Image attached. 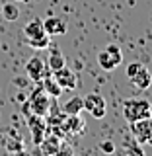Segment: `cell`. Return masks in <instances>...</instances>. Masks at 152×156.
I'll list each match as a JSON object with an SVG mask.
<instances>
[{"label":"cell","mask_w":152,"mask_h":156,"mask_svg":"<svg viewBox=\"0 0 152 156\" xmlns=\"http://www.w3.org/2000/svg\"><path fill=\"white\" fill-rule=\"evenodd\" d=\"M43 29L49 37L53 35H65L66 33V22L61 16H49L47 20H43Z\"/></svg>","instance_id":"obj_10"},{"label":"cell","mask_w":152,"mask_h":156,"mask_svg":"<svg viewBox=\"0 0 152 156\" xmlns=\"http://www.w3.org/2000/svg\"><path fill=\"white\" fill-rule=\"evenodd\" d=\"M41 35H45V29H43L41 20H31L29 23H26V27H23V37H26V41H29V39H37Z\"/></svg>","instance_id":"obj_13"},{"label":"cell","mask_w":152,"mask_h":156,"mask_svg":"<svg viewBox=\"0 0 152 156\" xmlns=\"http://www.w3.org/2000/svg\"><path fill=\"white\" fill-rule=\"evenodd\" d=\"M123 152H125V156H146L143 144L136 143L133 136H131V139H125V143H123Z\"/></svg>","instance_id":"obj_17"},{"label":"cell","mask_w":152,"mask_h":156,"mask_svg":"<svg viewBox=\"0 0 152 156\" xmlns=\"http://www.w3.org/2000/svg\"><path fill=\"white\" fill-rule=\"evenodd\" d=\"M41 152L43 156H55L58 152V148L62 146V140H61V136H47L45 135V139L41 140Z\"/></svg>","instance_id":"obj_11"},{"label":"cell","mask_w":152,"mask_h":156,"mask_svg":"<svg viewBox=\"0 0 152 156\" xmlns=\"http://www.w3.org/2000/svg\"><path fill=\"white\" fill-rule=\"evenodd\" d=\"M27 125H29V131H31V139H33V144L39 146L41 140L45 139L47 135V121L43 119L41 115H35V113H29L27 115Z\"/></svg>","instance_id":"obj_7"},{"label":"cell","mask_w":152,"mask_h":156,"mask_svg":"<svg viewBox=\"0 0 152 156\" xmlns=\"http://www.w3.org/2000/svg\"><path fill=\"white\" fill-rule=\"evenodd\" d=\"M123 117L127 123L152 117V104L144 98H129L123 101Z\"/></svg>","instance_id":"obj_1"},{"label":"cell","mask_w":152,"mask_h":156,"mask_svg":"<svg viewBox=\"0 0 152 156\" xmlns=\"http://www.w3.org/2000/svg\"><path fill=\"white\" fill-rule=\"evenodd\" d=\"M62 111H65L66 115H80L82 111H84V100H82L80 96H72L70 100L62 105Z\"/></svg>","instance_id":"obj_16"},{"label":"cell","mask_w":152,"mask_h":156,"mask_svg":"<svg viewBox=\"0 0 152 156\" xmlns=\"http://www.w3.org/2000/svg\"><path fill=\"white\" fill-rule=\"evenodd\" d=\"M51 96H47L45 92H43V88L39 86L35 92L31 94V98H29L27 105H29V111L35 115H41V117H47V111L49 107H51Z\"/></svg>","instance_id":"obj_5"},{"label":"cell","mask_w":152,"mask_h":156,"mask_svg":"<svg viewBox=\"0 0 152 156\" xmlns=\"http://www.w3.org/2000/svg\"><path fill=\"white\" fill-rule=\"evenodd\" d=\"M129 80L133 82V86L136 88V90H148L150 84H152V74L148 72V68H146V66H143L133 78H129Z\"/></svg>","instance_id":"obj_12"},{"label":"cell","mask_w":152,"mask_h":156,"mask_svg":"<svg viewBox=\"0 0 152 156\" xmlns=\"http://www.w3.org/2000/svg\"><path fill=\"white\" fill-rule=\"evenodd\" d=\"M2 16L8 20V22H16V20L19 18V8L16 2H6L2 6Z\"/></svg>","instance_id":"obj_18"},{"label":"cell","mask_w":152,"mask_h":156,"mask_svg":"<svg viewBox=\"0 0 152 156\" xmlns=\"http://www.w3.org/2000/svg\"><path fill=\"white\" fill-rule=\"evenodd\" d=\"M26 72H27L29 80L35 82V84H39L47 74H51V70L47 68V62L43 61L41 57H31L29 58L27 65H26Z\"/></svg>","instance_id":"obj_6"},{"label":"cell","mask_w":152,"mask_h":156,"mask_svg":"<svg viewBox=\"0 0 152 156\" xmlns=\"http://www.w3.org/2000/svg\"><path fill=\"white\" fill-rule=\"evenodd\" d=\"M131 136L140 144H152V117L129 123Z\"/></svg>","instance_id":"obj_3"},{"label":"cell","mask_w":152,"mask_h":156,"mask_svg":"<svg viewBox=\"0 0 152 156\" xmlns=\"http://www.w3.org/2000/svg\"><path fill=\"white\" fill-rule=\"evenodd\" d=\"M144 65L143 62H139V61H135V62H129V65H127V70H125V74H127V78H133L136 72L140 70V68H143Z\"/></svg>","instance_id":"obj_20"},{"label":"cell","mask_w":152,"mask_h":156,"mask_svg":"<svg viewBox=\"0 0 152 156\" xmlns=\"http://www.w3.org/2000/svg\"><path fill=\"white\" fill-rule=\"evenodd\" d=\"M39 84H41L43 92H45L47 96H51V98H58V96L62 94V88L57 84V80L53 78V74H47L41 82H39Z\"/></svg>","instance_id":"obj_15"},{"label":"cell","mask_w":152,"mask_h":156,"mask_svg":"<svg viewBox=\"0 0 152 156\" xmlns=\"http://www.w3.org/2000/svg\"><path fill=\"white\" fill-rule=\"evenodd\" d=\"M58 129H62L70 136H76V135H82L86 131V123L82 121L80 115H65V119L58 125Z\"/></svg>","instance_id":"obj_9"},{"label":"cell","mask_w":152,"mask_h":156,"mask_svg":"<svg viewBox=\"0 0 152 156\" xmlns=\"http://www.w3.org/2000/svg\"><path fill=\"white\" fill-rule=\"evenodd\" d=\"M82 100H84V109L92 117L101 119V117L105 115L107 104H105V98L101 94H97V92H90V94H86V98H82Z\"/></svg>","instance_id":"obj_4"},{"label":"cell","mask_w":152,"mask_h":156,"mask_svg":"<svg viewBox=\"0 0 152 156\" xmlns=\"http://www.w3.org/2000/svg\"><path fill=\"white\" fill-rule=\"evenodd\" d=\"M27 43H29V47H33V49H37V51H39V49L51 47V37L45 33V35H41V37H37V39H29Z\"/></svg>","instance_id":"obj_19"},{"label":"cell","mask_w":152,"mask_h":156,"mask_svg":"<svg viewBox=\"0 0 152 156\" xmlns=\"http://www.w3.org/2000/svg\"><path fill=\"white\" fill-rule=\"evenodd\" d=\"M100 148H101V152H105V154H113L115 152V143L113 140H101Z\"/></svg>","instance_id":"obj_21"},{"label":"cell","mask_w":152,"mask_h":156,"mask_svg":"<svg viewBox=\"0 0 152 156\" xmlns=\"http://www.w3.org/2000/svg\"><path fill=\"white\" fill-rule=\"evenodd\" d=\"M121 62H123V51H121V47L115 45V43L105 45L97 53V65L101 66V70L111 72V70H115Z\"/></svg>","instance_id":"obj_2"},{"label":"cell","mask_w":152,"mask_h":156,"mask_svg":"<svg viewBox=\"0 0 152 156\" xmlns=\"http://www.w3.org/2000/svg\"><path fill=\"white\" fill-rule=\"evenodd\" d=\"M18 2H23V0H18Z\"/></svg>","instance_id":"obj_22"},{"label":"cell","mask_w":152,"mask_h":156,"mask_svg":"<svg viewBox=\"0 0 152 156\" xmlns=\"http://www.w3.org/2000/svg\"><path fill=\"white\" fill-rule=\"evenodd\" d=\"M47 68L51 72H55V70H58V68H62V66H66V58H65V55H62L61 51L55 47V49H51V53H49V58H47Z\"/></svg>","instance_id":"obj_14"},{"label":"cell","mask_w":152,"mask_h":156,"mask_svg":"<svg viewBox=\"0 0 152 156\" xmlns=\"http://www.w3.org/2000/svg\"><path fill=\"white\" fill-rule=\"evenodd\" d=\"M53 78L57 80V84L62 88V92L65 90H76V86H78V78L74 74V70H70L68 66H62V68H58V70L55 72H51Z\"/></svg>","instance_id":"obj_8"}]
</instances>
